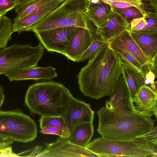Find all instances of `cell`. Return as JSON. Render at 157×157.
Listing matches in <instances>:
<instances>
[{"mask_svg":"<svg viewBox=\"0 0 157 157\" xmlns=\"http://www.w3.org/2000/svg\"><path fill=\"white\" fill-rule=\"evenodd\" d=\"M122 73L121 58L108 44L81 69L77 76L79 89L96 99L109 96Z\"/></svg>","mask_w":157,"mask_h":157,"instance_id":"1","label":"cell"},{"mask_svg":"<svg viewBox=\"0 0 157 157\" xmlns=\"http://www.w3.org/2000/svg\"><path fill=\"white\" fill-rule=\"evenodd\" d=\"M98 131L102 138L109 140H128L151 130L154 121L137 111H117L105 106L97 111Z\"/></svg>","mask_w":157,"mask_h":157,"instance_id":"2","label":"cell"},{"mask_svg":"<svg viewBox=\"0 0 157 157\" xmlns=\"http://www.w3.org/2000/svg\"><path fill=\"white\" fill-rule=\"evenodd\" d=\"M73 97L62 83L44 81L29 86L25 102L32 113L41 116H63Z\"/></svg>","mask_w":157,"mask_h":157,"instance_id":"3","label":"cell"},{"mask_svg":"<svg viewBox=\"0 0 157 157\" xmlns=\"http://www.w3.org/2000/svg\"><path fill=\"white\" fill-rule=\"evenodd\" d=\"M86 147L99 157L157 156V138L128 140L105 139L102 137L89 143Z\"/></svg>","mask_w":157,"mask_h":157,"instance_id":"4","label":"cell"},{"mask_svg":"<svg viewBox=\"0 0 157 157\" xmlns=\"http://www.w3.org/2000/svg\"><path fill=\"white\" fill-rule=\"evenodd\" d=\"M88 0H64L62 4L33 27V32L68 26L89 28L94 25L84 12Z\"/></svg>","mask_w":157,"mask_h":157,"instance_id":"5","label":"cell"},{"mask_svg":"<svg viewBox=\"0 0 157 157\" xmlns=\"http://www.w3.org/2000/svg\"><path fill=\"white\" fill-rule=\"evenodd\" d=\"M44 52L40 43L35 47L14 43L0 49V75L37 67Z\"/></svg>","mask_w":157,"mask_h":157,"instance_id":"6","label":"cell"},{"mask_svg":"<svg viewBox=\"0 0 157 157\" xmlns=\"http://www.w3.org/2000/svg\"><path fill=\"white\" fill-rule=\"evenodd\" d=\"M37 132L34 121L19 109L0 110V136L27 143L33 141Z\"/></svg>","mask_w":157,"mask_h":157,"instance_id":"7","label":"cell"},{"mask_svg":"<svg viewBox=\"0 0 157 157\" xmlns=\"http://www.w3.org/2000/svg\"><path fill=\"white\" fill-rule=\"evenodd\" d=\"M75 27H58L34 33L47 51L62 54L71 43Z\"/></svg>","mask_w":157,"mask_h":157,"instance_id":"8","label":"cell"},{"mask_svg":"<svg viewBox=\"0 0 157 157\" xmlns=\"http://www.w3.org/2000/svg\"><path fill=\"white\" fill-rule=\"evenodd\" d=\"M94 25L88 28L75 27L71 43L62 54L67 59L76 62L99 35Z\"/></svg>","mask_w":157,"mask_h":157,"instance_id":"9","label":"cell"},{"mask_svg":"<svg viewBox=\"0 0 157 157\" xmlns=\"http://www.w3.org/2000/svg\"><path fill=\"white\" fill-rule=\"evenodd\" d=\"M45 148L37 156L47 157H98V155L86 147L71 143L67 138L59 136L54 142L45 144Z\"/></svg>","mask_w":157,"mask_h":157,"instance_id":"10","label":"cell"},{"mask_svg":"<svg viewBox=\"0 0 157 157\" xmlns=\"http://www.w3.org/2000/svg\"><path fill=\"white\" fill-rule=\"evenodd\" d=\"M94 112L89 104L75 98L70 103L63 116L64 126L69 133L76 125L84 122H93Z\"/></svg>","mask_w":157,"mask_h":157,"instance_id":"11","label":"cell"},{"mask_svg":"<svg viewBox=\"0 0 157 157\" xmlns=\"http://www.w3.org/2000/svg\"><path fill=\"white\" fill-rule=\"evenodd\" d=\"M105 106L116 110L137 111L132 98L122 73L113 89Z\"/></svg>","mask_w":157,"mask_h":157,"instance_id":"12","label":"cell"},{"mask_svg":"<svg viewBox=\"0 0 157 157\" xmlns=\"http://www.w3.org/2000/svg\"><path fill=\"white\" fill-rule=\"evenodd\" d=\"M108 44L115 52L121 50L128 52L142 67L149 64L155 65L150 61L144 54L131 36L128 29L108 42Z\"/></svg>","mask_w":157,"mask_h":157,"instance_id":"13","label":"cell"},{"mask_svg":"<svg viewBox=\"0 0 157 157\" xmlns=\"http://www.w3.org/2000/svg\"><path fill=\"white\" fill-rule=\"evenodd\" d=\"M130 33L150 61L157 66V30L132 31Z\"/></svg>","mask_w":157,"mask_h":157,"instance_id":"14","label":"cell"},{"mask_svg":"<svg viewBox=\"0 0 157 157\" xmlns=\"http://www.w3.org/2000/svg\"><path fill=\"white\" fill-rule=\"evenodd\" d=\"M64 0H51L44 4L19 22L13 24V32L19 34L24 31H32L33 27L47 15L55 10Z\"/></svg>","mask_w":157,"mask_h":157,"instance_id":"15","label":"cell"},{"mask_svg":"<svg viewBox=\"0 0 157 157\" xmlns=\"http://www.w3.org/2000/svg\"><path fill=\"white\" fill-rule=\"evenodd\" d=\"M132 100L138 113L150 119L154 115L157 118V93L151 88L142 86Z\"/></svg>","mask_w":157,"mask_h":157,"instance_id":"16","label":"cell"},{"mask_svg":"<svg viewBox=\"0 0 157 157\" xmlns=\"http://www.w3.org/2000/svg\"><path fill=\"white\" fill-rule=\"evenodd\" d=\"M113 10V13L110 17L97 28V34L107 43L127 30L129 26L121 16Z\"/></svg>","mask_w":157,"mask_h":157,"instance_id":"17","label":"cell"},{"mask_svg":"<svg viewBox=\"0 0 157 157\" xmlns=\"http://www.w3.org/2000/svg\"><path fill=\"white\" fill-rule=\"evenodd\" d=\"M55 68L51 66L47 67H36L5 74L10 81L40 79L50 80L58 76Z\"/></svg>","mask_w":157,"mask_h":157,"instance_id":"18","label":"cell"},{"mask_svg":"<svg viewBox=\"0 0 157 157\" xmlns=\"http://www.w3.org/2000/svg\"><path fill=\"white\" fill-rule=\"evenodd\" d=\"M113 13L112 7L108 5L89 4L84 13L98 28L106 22Z\"/></svg>","mask_w":157,"mask_h":157,"instance_id":"19","label":"cell"},{"mask_svg":"<svg viewBox=\"0 0 157 157\" xmlns=\"http://www.w3.org/2000/svg\"><path fill=\"white\" fill-rule=\"evenodd\" d=\"M94 128L92 122L79 124L75 126L70 132L68 139L74 144L86 147L93 135Z\"/></svg>","mask_w":157,"mask_h":157,"instance_id":"20","label":"cell"},{"mask_svg":"<svg viewBox=\"0 0 157 157\" xmlns=\"http://www.w3.org/2000/svg\"><path fill=\"white\" fill-rule=\"evenodd\" d=\"M89 4L109 5L112 3L123 2L129 3L137 8L143 14L146 18L151 11L149 7L148 0H88Z\"/></svg>","mask_w":157,"mask_h":157,"instance_id":"21","label":"cell"},{"mask_svg":"<svg viewBox=\"0 0 157 157\" xmlns=\"http://www.w3.org/2000/svg\"><path fill=\"white\" fill-rule=\"evenodd\" d=\"M12 20L0 14V49L7 47L13 33L12 29Z\"/></svg>","mask_w":157,"mask_h":157,"instance_id":"22","label":"cell"},{"mask_svg":"<svg viewBox=\"0 0 157 157\" xmlns=\"http://www.w3.org/2000/svg\"><path fill=\"white\" fill-rule=\"evenodd\" d=\"M107 44L108 43L103 40L99 36L94 40L90 46L76 61L78 63L83 62L91 58Z\"/></svg>","mask_w":157,"mask_h":157,"instance_id":"23","label":"cell"},{"mask_svg":"<svg viewBox=\"0 0 157 157\" xmlns=\"http://www.w3.org/2000/svg\"><path fill=\"white\" fill-rule=\"evenodd\" d=\"M51 0H35L23 8L17 13L13 24L17 23L26 18L39 7Z\"/></svg>","mask_w":157,"mask_h":157,"instance_id":"24","label":"cell"},{"mask_svg":"<svg viewBox=\"0 0 157 157\" xmlns=\"http://www.w3.org/2000/svg\"><path fill=\"white\" fill-rule=\"evenodd\" d=\"M122 74L124 77L133 99L139 89L133 73L122 60Z\"/></svg>","mask_w":157,"mask_h":157,"instance_id":"25","label":"cell"},{"mask_svg":"<svg viewBox=\"0 0 157 157\" xmlns=\"http://www.w3.org/2000/svg\"><path fill=\"white\" fill-rule=\"evenodd\" d=\"M111 7L114 11L129 25L133 20L144 17L142 12L137 8L133 6L122 9Z\"/></svg>","mask_w":157,"mask_h":157,"instance_id":"26","label":"cell"},{"mask_svg":"<svg viewBox=\"0 0 157 157\" xmlns=\"http://www.w3.org/2000/svg\"><path fill=\"white\" fill-rule=\"evenodd\" d=\"M39 121L40 128L46 126H50L67 129L65 128L64 119L63 116H41Z\"/></svg>","mask_w":157,"mask_h":157,"instance_id":"27","label":"cell"},{"mask_svg":"<svg viewBox=\"0 0 157 157\" xmlns=\"http://www.w3.org/2000/svg\"><path fill=\"white\" fill-rule=\"evenodd\" d=\"M40 132L43 134L54 135L64 138H68L70 134L67 129L50 126H46L40 128Z\"/></svg>","mask_w":157,"mask_h":157,"instance_id":"28","label":"cell"},{"mask_svg":"<svg viewBox=\"0 0 157 157\" xmlns=\"http://www.w3.org/2000/svg\"><path fill=\"white\" fill-rule=\"evenodd\" d=\"M121 57L128 61L131 64L140 71H142L143 67L140 63L129 52L124 50L115 52Z\"/></svg>","mask_w":157,"mask_h":157,"instance_id":"29","label":"cell"},{"mask_svg":"<svg viewBox=\"0 0 157 157\" xmlns=\"http://www.w3.org/2000/svg\"><path fill=\"white\" fill-rule=\"evenodd\" d=\"M17 5V0H0V14L2 16L15 8Z\"/></svg>","mask_w":157,"mask_h":157,"instance_id":"30","label":"cell"},{"mask_svg":"<svg viewBox=\"0 0 157 157\" xmlns=\"http://www.w3.org/2000/svg\"><path fill=\"white\" fill-rule=\"evenodd\" d=\"M146 19H146V24L143 29L157 30V13H150L148 17Z\"/></svg>","mask_w":157,"mask_h":157,"instance_id":"31","label":"cell"},{"mask_svg":"<svg viewBox=\"0 0 157 157\" xmlns=\"http://www.w3.org/2000/svg\"><path fill=\"white\" fill-rule=\"evenodd\" d=\"M147 20L143 17L135 19L130 22L128 29L132 31H139L142 30L146 24Z\"/></svg>","mask_w":157,"mask_h":157,"instance_id":"32","label":"cell"},{"mask_svg":"<svg viewBox=\"0 0 157 157\" xmlns=\"http://www.w3.org/2000/svg\"><path fill=\"white\" fill-rule=\"evenodd\" d=\"M43 150L42 147L37 145L30 149L17 154V157H36Z\"/></svg>","mask_w":157,"mask_h":157,"instance_id":"33","label":"cell"},{"mask_svg":"<svg viewBox=\"0 0 157 157\" xmlns=\"http://www.w3.org/2000/svg\"><path fill=\"white\" fill-rule=\"evenodd\" d=\"M136 138H145L152 139L157 138V127L154 126L152 129L149 132L139 136Z\"/></svg>","mask_w":157,"mask_h":157,"instance_id":"34","label":"cell"},{"mask_svg":"<svg viewBox=\"0 0 157 157\" xmlns=\"http://www.w3.org/2000/svg\"><path fill=\"white\" fill-rule=\"evenodd\" d=\"M0 157H17V154L12 151L11 146H9L0 151Z\"/></svg>","mask_w":157,"mask_h":157,"instance_id":"35","label":"cell"},{"mask_svg":"<svg viewBox=\"0 0 157 157\" xmlns=\"http://www.w3.org/2000/svg\"><path fill=\"white\" fill-rule=\"evenodd\" d=\"M17 5L15 8V12L18 13L24 6L35 0H17Z\"/></svg>","mask_w":157,"mask_h":157,"instance_id":"36","label":"cell"},{"mask_svg":"<svg viewBox=\"0 0 157 157\" xmlns=\"http://www.w3.org/2000/svg\"><path fill=\"white\" fill-rule=\"evenodd\" d=\"M109 5L113 7L121 9L128 8L133 6L131 4L123 2L113 3L110 4Z\"/></svg>","mask_w":157,"mask_h":157,"instance_id":"37","label":"cell"},{"mask_svg":"<svg viewBox=\"0 0 157 157\" xmlns=\"http://www.w3.org/2000/svg\"><path fill=\"white\" fill-rule=\"evenodd\" d=\"M148 4L151 9L157 13V0H148Z\"/></svg>","mask_w":157,"mask_h":157,"instance_id":"38","label":"cell"},{"mask_svg":"<svg viewBox=\"0 0 157 157\" xmlns=\"http://www.w3.org/2000/svg\"><path fill=\"white\" fill-rule=\"evenodd\" d=\"M13 141L10 139L0 136V144H7L10 145L13 143Z\"/></svg>","mask_w":157,"mask_h":157,"instance_id":"39","label":"cell"},{"mask_svg":"<svg viewBox=\"0 0 157 157\" xmlns=\"http://www.w3.org/2000/svg\"><path fill=\"white\" fill-rule=\"evenodd\" d=\"M4 99V90L2 86L0 85V109L3 103Z\"/></svg>","mask_w":157,"mask_h":157,"instance_id":"40","label":"cell"}]
</instances>
